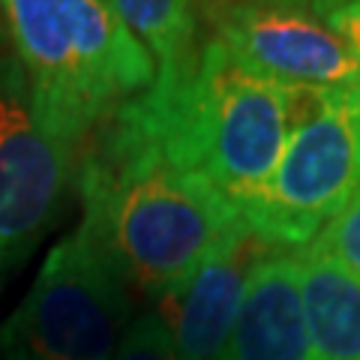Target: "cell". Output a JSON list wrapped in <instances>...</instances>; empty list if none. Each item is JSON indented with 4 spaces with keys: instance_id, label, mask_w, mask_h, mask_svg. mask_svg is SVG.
Masks as SVG:
<instances>
[{
    "instance_id": "cell-1",
    "label": "cell",
    "mask_w": 360,
    "mask_h": 360,
    "mask_svg": "<svg viewBox=\"0 0 360 360\" xmlns=\"http://www.w3.org/2000/svg\"><path fill=\"white\" fill-rule=\"evenodd\" d=\"M82 229L123 283L153 300L186 283L246 225L207 180L177 168L153 144L108 117L78 156Z\"/></svg>"
},
{
    "instance_id": "cell-2",
    "label": "cell",
    "mask_w": 360,
    "mask_h": 360,
    "mask_svg": "<svg viewBox=\"0 0 360 360\" xmlns=\"http://www.w3.org/2000/svg\"><path fill=\"white\" fill-rule=\"evenodd\" d=\"M309 96L307 87L243 70L210 37L189 63L156 72V82L115 117L240 207L274 174Z\"/></svg>"
},
{
    "instance_id": "cell-3",
    "label": "cell",
    "mask_w": 360,
    "mask_h": 360,
    "mask_svg": "<svg viewBox=\"0 0 360 360\" xmlns=\"http://www.w3.org/2000/svg\"><path fill=\"white\" fill-rule=\"evenodd\" d=\"M39 117L78 153L156 82L150 51L108 0H0Z\"/></svg>"
},
{
    "instance_id": "cell-4",
    "label": "cell",
    "mask_w": 360,
    "mask_h": 360,
    "mask_svg": "<svg viewBox=\"0 0 360 360\" xmlns=\"http://www.w3.org/2000/svg\"><path fill=\"white\" fill-rule=\"evenodd\" d=\"M357 193L360 87H328L312 90L274 174L238 210L267 250L300 252Z\"/></svg>"
},
{
    "instance_id": "cell-5",
    "label": "cell",
    "mask_w": 360,
    "mask_h": 360,
    "mask_svg": "<svg viewBox=\"0 0 360 360\" xmlns=\"http://www.w3.org/2000/svg\"><path fill=\"white\" fill-rule=\"evenodd\" d=\"M132 319L129 285L78 225L0 324V360H115Z\"/></svg>"
},
{
    "instance_id": "cell-6",
    "label": "cell",
    "mask_w": 360,
    "mask_h": 360,
    "mask_svg": "<svg viewBox=\"0 0 360 360\" xmlns=\"http://www.w3.org/2000/svg\"><path fill=\"white\" fill-rule=\"evenodd\" d=\"M75 174L78 150L45 127L13 45L0 49V270L37 250Z\"/></svg>"
},
{
    "instance_id": "cell-7",
    "label": "cell",
    "mask_w": 360,
    "mask_h": 360,
    "mask_svg": "<svg viewBox=\"0 0 360 360\" xmlns=\"http://www.w3.org/2000/svg\"><path fill=\"white\" fill-rule=\"evenodd\" d=\"M210 27L243 70L285 87H360V58L319 15L288 6L222 0Z\"/></svg>"
},
{
    "instance_id": "cell-8",
    "label": "cell",
    "mask_w": 360,
    "mask_h": 360,
    "mask_svg": "<svg viewBox=\"0 0 360 360\" xmlns=\"http://www.w3.org/2000/svg\"><path fill=\"white\" fill-rule=\"evenodd\" d=\"M267 246L250 229L222 243L186 283L156 297V315L172 333L180 360H222L240 315L252 267Z\"/></svg>"
},
{
    "instance_id": "cell-9",
    "label": "cell",
    "mask_w": 360,
    "mask_h": 360,
    "mask_svg": "<svg viewBox=\"0 0 360 360\" xmlns=\"http://www.w3.org/2000/svg\"><path fill=\"white\" fill-rule=\"evenodd\" d=\"M222 360H315L297 252L267 250L258 258Z\"/></svg>"
},
{
    "instance_id": "cell-10",
    "label": "cell",
    "mask_w": 360,
    "mask_h": 360,
    "mask_svg": "<svg viewBox=\"0 0 360 360\" xmlns=\"http://www.w3.org/2000/svg\"><path fill=\"white\" fill-rule=\"evenodd\" d=\"M297 258L315 360H360V279L315 250Z\"/></svg>"
},
{
    "instance_id": "cell-11",
    "label": "cell",
    "mask_w": 360,
    "mask_h": 360,
    "mask_svg": "<svg viewBox=\"0 0 360 360\" xmlns=\"http://www.w3.org/2000/svg\"><path fill=\"white\" fill-rule=\"evenodd\" d=\"M135 39L150 51L156 72H172L195 58L198 15L193 0H108Z\"/></svg>"
},
{
    "instance_id": "cell-12",
    "label": "cell",
    "mask_w": 360,
    "mask_h": 360,
    "mask_svg": "<svg viewBox=\"0 0 360 360\" xmlns=\"http://www.w3.org/2000/svg\"><path fill=\"white\" fill-rule=\"evenodd\" d=\"M307 250L333 258L336 264H342L348 274L360 279V193Z\"/></svg>"
},
{
    "instance_id": "cell-13",
    "label": "cell",
    "mask_w": 360,
    "mask_h": 360,
    "mask_svg": "<svg viewBox=\"0 0 360 360\" xmlns=\"http://www.w3.org/2000/svg\"><path fill=\"white\" fill-rule=\"evenodd\" d=\"M115 360H180V357L174 352L165 321L156 315V309H144L141 315L132 319Z\"/></svg>"
},
{
    "instance_id": "cell-14",
    "label": "cell",
    "mask_w": 360,
    "mask_h": 360,
    "mask_svg": "<svg viewBox=\"0 0 360 360\" xmlns=\"http://www.w3.org/2000/svg\"><path fill=\"white\" fill-rule=\"evenodd\" d=\"M315 15L360 58V0H330Z\"/></svg>"
},
{
    "instance_id": "cell-15",
    "label": "cell",
    "mask_w": 360,
    "mask_h": 360,
    "mask_svg": "<svg viewBox=\"0 0 360 360\" xmlns=\"http://www.w3.org/2000/svg\"><path fill=\"white\" fill-rule=\"evenodd\" d=\"M250 4H267V6H288V9H303V13H319L330 0H250Z\"/></svg>"
}]
</instances>
